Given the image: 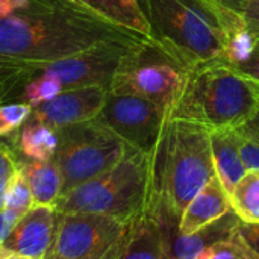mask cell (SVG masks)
Here are the masks:
<instances>
[{
	"label": "cell",
	"instance_id": "cell-27",
	"mask_svg": "<svg viewBox=\"0 0 259 259\" xmlns=\"http://www.w3.org/2000/svg\"><path fill=\"white\" fill-rule=\"evenodd\" d=\"M252 259H259V223L241 222L235 232Z\"/></svg>",
	"mask_w": 259,
	"mask_h": 259
},
{
	"label": "cell",
	"instance_id": "cell-8",
	"mask_svg": "<svg viewBox=\"0 0 259 259\" xmlns=\"http://www.w3.org/2000/svg\"><path fill=\"white\" fill-rule=\"evenodd\" d=\"M58 138L53 161L62 175V196L111 170L132 150L96 118L58 129Z\"/></svg>",
	"mask_w": 259,
	"mask_h": 259
},
{
	"label": "cell",
	"instance_id": "cell-26",
	"mask_svg": "<svg viewBox=\"0 0 259 259\" xmlns=\"http://www.w3.org/2000/svg\"><path fill=\"white\" fill-rule=\"evenodd\" d=\"M229 9L238 12L246 23L259 33V0H220Z\"/></svg>",
	"mask_w": 259,
	"mask_h": 259
},
{
	"label": "cell",
	"instance_id": "cell-30",
	"mask_svg": "<svg viewBox=\"0 0 259 259\" xmlns=\"http://www.w3.org/2000/svg\"><path fill=\"white\" fill-rule=\"evenodd\" d=\"M20 217H21V214H18L15 211L5 209V208L0 209V246L5 243V240L14 229L15 223L20 220Z\"/></svg>",
	"mask_w": 259,
	"mask_h": 259
},
{
	"label": "cell",
	"instance_id": "cell-6",
	"mask_svg": "<svg viewBox=\"0 0 259 259\" xmlns=\"http://www.w3.org/2000/svg\"><path fill=\"white\" fill-rule=\"evenodd\" d=\"M137 44L105 42L53 61L0 62V102H9L26 82L38 76H53L64 91L94 85L109 88L120 62Z\"/></svg>",
	"mask_w": 259,
	"mask_h": 259
},
{
	"label": "cell",
	"instance_id": "cell-31",
	"mask_svg": "<svg viewBox=\"0 0 259 259\" xmlns=\"http://www.w3.org/2000/svg\"><path fill=\"white\" fill-rule=\"evenodd\" d=\"M237 131L243 135H247V137L259 141V108L243 126L237 127Z\"/></svg>",
	"mask_w": 259,
	"mask_h": 259
},
{
	"label": "cell",
	"instance_id": "cell-19",
	"mask_svg": "<svg viewBox=\"0 0 259 259\" xmlns=\"http://www.w3.org/2000/svg\"><path fill=\"white\" fill-rule=\"evenodd\" d=\"M111 23L150 38V24L140 0H80Z\"/></svg>",
	"mask_w": 259,
	"mask_h": 259
},
{
	"label": "cell",
	"instance_id": "cell-16",
	"mask_svg": "<svg viewBox=\"0 0 259 259\" xmlns=\"http://www.w3.org/2000/svg\"><path fill=\"white\" fill-rule=\"evenodd\" d=\"M3 141L11 147L18 161H52L58 149V131L27 118Z\"/></svg>",
	"mask_w": 259,
	"mask_h": 259
},
{
	"label": "cell",
	"instance_id": "cell-33",
	"mask_svg": "<svg viewBox=\"0 0 259 259\" xmlns=\"http://www.w3.org/2000/svg\"><path fill=\"white\" fill-rule=\"evenodd\" d=\"M258 88H259V87H258Z\"/></svg>",
	"mask_w": 259,
	"mask_h": 259
},
{
	"label": "cell",
	"instance_id": "cell-14",
	"mask_svg": "<svg viewBox=\"0 0 259 259\" xmlns=\"http://www.w3.org/2000/svg\"><path fill=\"white\" fill-rule=\"evenodd\" d=\"M118 259H168L158 211L147 203L129 223L127 237Z\"/></svg>",
	"mask_w": 259,
	"mask_h": 259
},
{
	"label": "cell",
	"instance_id": "cell-12",
	"mask_svg": "<svg viewBox=\"0 0 259 259\" xmlns=\"http://www.w3.org/2000/svg\"><path fill=\"white\" fill-rule=\"evenodd\" d=\"M159 219L162 223L165 252L168 259H199L214 244L232 238L234 234L237 232V228L241 223L240 217L231 208L220 219L205 225L203 228L194 231L193 234L182 235L179 234L178 222L161 214Z\"/></svg>",
	"mask_w": 259,
	"mask_h": 259
},
{
	"label": "cell",
	"instance_id": "cell-11",
	"mask_svg": "<svg viewBox=\"0 0 259 259\" xmlns=\"http://www.w3.org/2000/svg\"><path fill=\"white\" fill-rule=\"evenodd\" d=\"M106 87H80L65 90L55 99L32 108L29 118L61 129L70 124L94 120L108 96Z\"/></svg>",
	"mask_w": 259,
	"mask_h": 259
},
{
	"label": "cell",
	"instance_id": "cell-1",
	"mask_svg": "<svg viewBox=\"0 0 259 259\" xmlns=\"http://www.w3.org/2000/svg\"><path fill=\"white\" fill-rule=\"evenodd\" d=\"M144 39L80 0H29L21 9L0 17V62L53 61L105 42Z\"/></svg>",
	"mask_w": 259,
	"mask_h": 259
},
{
	"label": "cell",
	"instance_id": "cell-18",
	"mask_svg": "<svg viewBox=\"0 0 259 259\" xmlns=\"http://www.w3.org/2000/svg\"><path fill=\"white\" fill-rule=\"evenodd\" d=\"M32 191L33 205L56 206L62 196V175L55 161H20Z\"/></svg>",
	"mask_w": 259,
	"mask_h": 259
},
{
	"label": "cell",
	"instance_id": "cell-17",
	"mask_svg": "<svg viewBox=\"0 0 259 259\" xmlns=\"http://www.w3.org/2000/svg\"><path fill=\"white\" fill-rule=\"evenodd\" d=\"M211 146L215 176L229 194L247 173L240 153V134L237 129H214L211 131Z\"/></svg>",
	"mask_w": 259,
	"mask_h": 259
},
{
	"label": "cell",
	"instance_id": "cell-3",
	"mask_svg": "<svg viewBox=\"0 0 259 259\" xmlns=\"http://www.w3.org/2000/svg\"><path fill=\"white\" fill-rule=\"evenodd\" d=\"M150 38L191 68L223 62L228 32L241 15L220 0H141Z\"/></svg>",
	"mask_w": 259,
	"mask_h": 259
},
{
	"label": "cell",
	"instance_id": "cell-20",
	"mask_svg": "<svg viewBox=\"0 0 259 259\" xmlns=\"http://www.w3.org/2000/svg\"><path fill=\"white\" fill-rule=\"evenodd\" d=\"M231 208L244 223H259V171L247 170L229 193Z\"/></svg>",
	"mask_w": 259,
	"mask_h": 259
},
{
	"label": "cell",
	"instance_id": "cell-5",
	"mask_svg": "<svg viewBox=\"0 0 259 259\" xmlns=\"http://www.w3.org/2000/svg\"><path fill=\"white\" fill-rule=\"evenodd\" d=\"M150 196L149 153L132 149L115 167L64 194L58 212H90L131 223Z\"/></svg>",
	"mask_w": 259,
	"mask_h": 259
},
{
	"label": "cell",
	"instance_id": "cell-32",
	"mask_svg": "<svg viewBox=\"0 0 259 259\" xmlns=\"http://www.w3.org/2000/svg\"><path fill=\"white\" fill-rule=\"evenodd\" d=\"M0 259H32L27 258V256H23L20 253H15V252H11L5 247L0 246Z\"/></svg>",
	"mask_w": 259,
	"mask_h": 259
},
{
	"label": "cell",
	"instance_id": "cell-9",
	"mask_svg": "<svg viewBox=\"0 0 259 259\" xmlns=\"http://www.w3.org/2000/svg\"><path fill=\"white\" fill-rule=\"evenodd\" d=\"M58 212V211H56ZM129 223L90 212H58L44 259H118Z\"/></svg>",
	"mask_w": 259,
	"mask_h": 259
},
{
	"label": "cell",
	"instance_id": "cell-24",
	"mask_svg": "<svg viewBox=\"0 0 259 259\" xmlns=\"http://www.w3.org/2000/svg\"><path fill=\"white\" fill-rule=\"evenodd\" d=\"M18 165H20V161L15 156V153L3 140H0V209L3 208L6 190L14 175L17 173Z\"/></svg>",
	"mask_w": 259,
	"mask_h": 259
},
{
	"label": "cell",
	"instance_id": "cell-21",
	"mask_svg": "<svg viewBox=\"0 0 259 259\" xmlns=\"http://www.w3.org/2000/svg\"><path fill=\"white\" fill-rule=\"evenodd\" d=\"M64 90L58 79L53 76H38L26 82L12 97L9 102H23L30 105L32 108L39 106L52 99H55L58 94H61Z\"/></svg>",
	"mask_w": 259,
	"mask_h": 259
},
{
	"label": "cell",
	"instance_id": "cell-13",
	"mask_svg": "<svg viewBox=\"0 0 259 259\" xmlns=\"http://www.w3.org/2000/svg\"><path fill=\"white\" fill-rule=\"evenodd\" d=\"M58 212L53 206L33 205L15 223L2 247L32 259H44L55 237Z\"/></svg>",
	"mask_w": 259,
	"mask_h": 259
},
{
	"label": "cell",
	"instance_id": "cell-29",
	"mask_svg": "<svg viewBox=\"0 0 259 259\" xmlns=\"http://www.w3.org/2000/svg\"><path fill=\"white\" fill-rule=\"evenodd\" d=\"M234 70H237L241 76H244L246 79H249L250 82H253L255 85L259 87V38L252 50V53L249 55V58L246 61H243L241 64L232 67Z\"/></svg>",
	"mask_w": 259,
	"mask_h": 259
},
{
	"label": "cell",
	"instance_id": "cell-25",
	"mask_svg": "<svg viewBox=\"0 0 259 259\" xmlns=\"http://www.w3.org/2000/svg\"><path fill=\"white\" fill-rule=\"evenodd\" d=\"M199 259H252L241 241L234 234L232 238L209 247Z\"/></svg>",
	"mask_w": 259,
	"mask_h": 259
},
{
	"label": "cell",
	"instance_id": "cell-10",
	"mask_svg": "<svg viewBox=\"0 0 259 259\" xmlns=\"http://www.w3.org/2000/svg\"><path fill=\"white\" fill-rule=\"evenodd\" d=\"M168 118L153 102L135 96L108 91L106 100L96 117L132 149L150 153Z\"/></svg>",
	"mask_w": 259,
	"mask_h": 259
},
{
	"label": "cell",
	"instance_id": "cell-2",
	"mask_svg": "<svg viewBox=\"0 0 259 259\" xmlns=\"http://www.w3.org/2000/svg\"><path fill=\"white\" fill-rule=\"evenodd\" d=\"M150 196L161 215L179 223L191 199L215 176L211 129L168 117L149 153Z\"/></svg>",
	"mask_w": 259,
	"mask_h": 259
},
{
	"label": "cell",
	"instance_id": "cell-15",
	"mask_svg": "<svg viewBox=\"0 0 259 259\" xmlns=\"http://www.w3.org/2000/svg\"><path fill=\"white\" fill-rule=\"evenodd\" d=\"M231 209L228 191L214 176L187 205L179 220V234L188 235L220 219Z\"/></svg>",
	"mask_w": 259,
	"mask_h": 259
},
{
	"label": "cell",
	"instance_id": "cell-23",
	"mask_svg": "<svg viewBox=\"0 0 259 259\" xmlns=\"http://www.w3.org/2000/svg\"><path fill=\"white\" fill-rule=\"evenodd\" d=\"M32 114V106L23 102H0V138L15 132Z\"/></svg>",
	"mask_w": 259,
	"mask_h": 259
},
{
	"label": "cell",
	"instance_id": "cell-7",
	"mask_svg": "<svg viewBox=\"0 0 259 259\" xmlns=\"http://www.w3.org/2000/svg\"><path fill=\"white\" fill-rule=\"evenodd\" d=\"M191 67L161 42L147 38L132 47L120 62L109 91L144 97L170 115Z\"/></svg>",
	"mask_w": 259,
	"mask_h": 259
},
{
	"label": "cell",
	"instance_id": "cell-22",
	"mask_svg": "<svg viewBox=\"0 0 259 259\" xmlns=\"http://www.w3.org/2000/svg\"><path fill=\"white\" fill-rule=\"evenodd\" d=\"M32 206H33L32 191H30V187L27 184V179L24 178V175H23V171L20 170V165H18V170L14 175L9 187L6 190L3 208L15 211V212L23 215Z\"/></svg>",
	"mask_w": 259,
	"mask_h": 259
},
{
	"label": "cell",
	"instance_id": "cell-28",
	"mask_svg": "<svg viewBox=\"0 0 259 259\" xmlns=\"http://www.w3.org/2000/svg\"><path fill=\"white\" fill-rule=\"evenodd\" d=\"M240 153L247 170L259 171V141L240 134Z\"/></svg>",
	"mask_w": 259,
	"mask_h": 259
},
{
	"label": "cell",
	"instance_id": "cell-4",
	"mask_svg": "<svg viewBox=\"0 0 259 259\" xmlns=\"http://www.w3.org/2000/svg\"><path fill=\"white\" fill-rule=\"evenodd\" d=\"M258 108V85L225 62H208L191 68L168 117L190 120L211 131L237 129Z\"/></svg>",
	"mask_w": 259,
	"mask_h": 259
}]
</instances>
